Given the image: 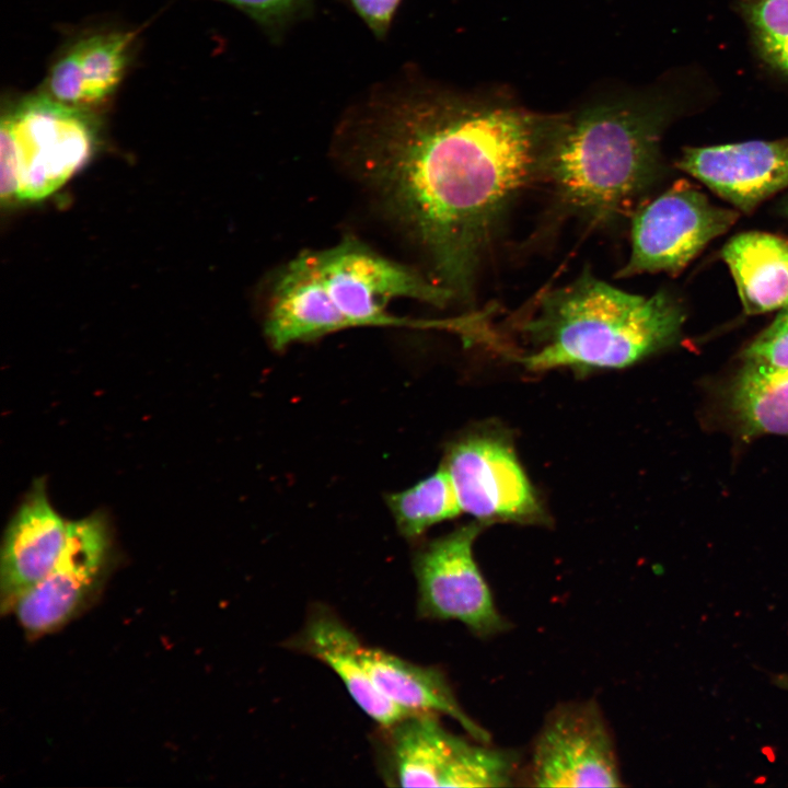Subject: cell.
I'll use <instances>...</instances> for the list:
<instances>
[{
  "label": "cell",
  "instance_id": "6da1fadb",
  "mask_svg": "<svg viewBox=\"0 0 788 788\" xmlns=\"http://www.w3.org/2000/svg\"><path fill=\"white\" fill-rule=\"evenodd\" d=\"M557 120L510 105L430 96L397 104L370 128L363 175L452 298H471L509 208L542 178Z\"/></svg>",
  "mask_w": 788,
  "mask_h": 788
},
{
  "label": "cell",
  "instance_id": "7a4b0ae2",
  "mask_svg": "<svg viewBox=\"0 0 788 788\" xmlns=\"http://www.w3.org/2000/svg\"><path fill=\"white\" fill-rule=\"evenodd\" d=\"M667 104L622 100L558 117L542 178L558 202L593 224L635 211L663 175Z\"/></svg>",
  "mask_w": 788,
  "mask_h": 788
},
{
  "label": "cell",
  "instance_id": "3957f363",
  "mask_svg": "<svg viewBox=\"0 0 788 788\" xmlns=\"http://www.w3.org/2000/svg\"><path fill=\"white\" fill-rule=\"evenodd\" d=\"M686 313L665 290L629 293L583 271L567 285L538 294L519 322L533 370L623 369L672 346Z\"/></svg>",
  "mask_w": 788,
  "mask_h": 788
},
{
  "label": "cell",
  "instance_id": "277c9868",
  "mask_svg": "<svg viewBox=\"0 0 788 788\" xmlns=\"http://www.w3.org/2000/svg\"><path fill=\"white\" fill-rule=\"evenodd\" d=\"M397 298L437 306L452 294L432 278L356 240L299 254L276 275L265 333L275 349L346 327L404 325L387 313Z\"/></svg>",
  "mask_w": 788,
  "mask_h": 788
},
{
  "label": "cell",
  "instance_id": "5b68a950",
  "mask_svg": "<svg viewBox=\"0 0 788 788\" xmlns=\"http://www.w3.org/2000/svg\"><path fill=\"white\" fill-rule=\"evenodd\" d=\"M0 138L2 201H38L86 163L94 128L77 106L42 94L3 115Z\"/></svg>",
  "mask_w": 788,
  "mask_h": 788
},
{
  "label": "cell",
  "instance_id": "8992f818",
  "mask_svg": "<svg viewBox=\"0 0 788 788\" xmlns=\"http://www.w3.org/2000/svg\"><path fill=\"white\" fill-rule=\"evenodd\" d=\"M439 715L409 714L382 727L380 762L389 785L507 787L517 779L515 752L473 743L443 728Z\"/></svg>",
  "mask_w": 788,
  "mask_h": 788
},
{
  "label": "cell",
  "instance_id": "52a82bcc",
  "mask_svg": "<svg viewBox=\"0 0 788 788\" xmlns=\"http://www.w3.org/2000/svg\"><path fill=\"white\" fill-rule=\"evenodd\" d=\"M739 211L712 204L685 179L641 204L631 218L630 253L618 277L680 274L712 240L726 233Z\"/></svg>",
  "mask_w": 788,
  "mask_h": 788
},
{
  "label": "cell",
  "instance_id": "ba28073f",
  "mask_svg": "<svg viewBox=\"0 0 788 788\" xmlns=\"http://www.w3.org/2000/svg\"><path fill=\"white\" fill-rule=\"evenodd\" d=\"M484 525L475 521L459 526L425 544L413 558L419 616L460 622L478 637L497 635L509 625L474 558Z\"/></svg>",
  "mask_w": 788,
  "mask_h": 788
},
{
  "label": "cell",
  "instance_id": "9c48e42d",
  "mask_svg": "<svg viewBox=\"0 0 788 788\" xmlns=\"http://www.w3.org/2000/svg\"><path fill=\"white\" fill-rule=\"evenodd\" d=\"M442 466L461 510L483 524L544 522V512L508 439L474 432L452 443Z\"/></svg>",
  "mask_w": 788,
  "mask_h": 788
},
{
  "label": "cell",
  "instance_id": "30bf717a",
  "mask_svg": "<svg viewBox=\"0 0 788 788\" xmlns=\"http://www.w3.org/2000/svg\"><path fill=\"white\" fill-rule=\"evenodd\" d=\"M536 787H619L613 738L594 702L554 708L537 734L529 767Z\"/></svg>",
  "mask_w": 788,
  "mask_h": 788
},
{
  "label": "cell",
  "instance_id": "8fae6325",
  "mask_svg": "<svg viewBox=\"0 0 788 788\" xmlns=\"http://www.w3.org/2000/svg\"><path fill=\"white\" fill-rule=\"evenodd\" d=\"M111 537L105 518L70 521L65 548L49 573L14 604L22 627L32 635L68 622L95 589L105 570Z\"/></svg>",
  "mask_w": 788,
  "mask_h": 788
},
{
  "label": "cell",
  "instance_id": "7c38bea8",
  "mask_svg": "<svg viewBox=\"0 0 788 788\" xmlns=\"http://www.w3.org/2000/svg\"><path fill=\"white\" fill-rule=\"evenodd\" d=\"M676 165L737 211L751 213L788 188V138L685 148Z\"/></svg>",
  "mask_w": 788,
  "mask_h": 788
},
{
  "label": "cell",
  "instance_id": "4fadbf2b",
  "mask_svg": "<svg viewBox=\"0 0 788 788\" xmlns=\"http://www.w3.org/2000/svg\"><path fill=\"white\" fill-rule=\"evenodd\" d=\"M69 522L51 506L44 482H36L4 533L0 560L2 612L40 582L59 559Z\"/></svg>",
  "mask_w": 788,
  "mask_h": 788
},
{
  "label": "cell",
  "instance_id": "5bb4252c",
  "mask_svg": "<svg viewBox=\"0 0 788 788\" xmlns=\"http://www.w3.org/2000/svg\"><path fill=\"white\" fill-rule=\"evenodd\" d=\"M361 646L355 633L324 606H316L301 631L289 641L291 649L331 668L356 704L381 727L414 714L399 708L376 688L362 663Z\"/></svg>",
  "mask_w": 788,
  "mask_h": 788
},
{
  "label": "cell",
  "instance_id": "9a60e30c",
  "mask_svg": "<svg viewBox=\"0 0 788 788\" xmlns=\"http://www.w3.org/2000/svg\"><path fill=\"white\" fill-rule=\"evenodd\" d=\"M360 656L376 688L403 710L449 716L476 741L490 742V734L465 712L439 668L419 665L363 645Z\"/></svg>",
  "mask_w": 788,
  "mask_h": 788
},
{
  "label": "cell",
  "instance_id": "2e32d148",
  "mask_svg": "<svg viewBox=\"0 0 788 788\" xmlns=\"http://www.w3.org/2000/svg\"><path fill=\"white\" fill-rule=\"evenodd\" d=\"M728 266L748 315L778 311L788 304V239L746 231L722 247Z\"/></svg>",
  "mask_w": 788,
  "mask_h": 788
},
{
  "label": "cell",
  "instance_id": "e0dca14e",
  "mask_svg": "<svg viewBox=\"0 0 788 788\" xmlns=\"http://www.w3.org/2000/svg\"><path fill=\"white\" fill-rule=\"evenodd\" d=\"M722 409L743 439L788 436V368L744 359L725 384Z\"/></svg>",
  "mask_w": 788,
  "mask_h": 788
},
{
  "label": "cell",
  "instance_id": "ac0fdd59",
  "mask_svg": "<svg viewBox=\"0 0 788 788\" xmlns=\"http://www.w3.org/2000/svg\"><path fill=\"white\" fill-rule=\"evenodd\" d=\"M399 533L415 540L437 523L461 513L452 482L445 468L419 480L414 486L386 496Z\"/></svg>",
  "mask_w": 788,
  "mask_h": 788
},
{
  "label": "cell",
  "instance_id": "d6986e66",
  "mask_svg": "<svg viewBox=\"0 0 788 788\" xmlns=\"http://www.w3.org/2000/svg\"><path fill=\"white\" fill-rule=\"evenodd\" d=\"M132 37V33H113L79 42L85 105L101 103L115 91L123 78Z\"/></svg>",
  "mask_w": 788,
  "mask_h": 788
},
{
  "label": "cell",
  "instance_id": "ffe728a7",
  "mask_svg": "<svg viewBox=\"0 0 788 788\" xmlns=\"http://www.w3.org/2000/svg\"><path fill=\"white\" fill-rule=\"evenodd\" d=\"M738 9L761 58L788 77V0H738Z\"/></svg>",
  "mask_w": 788,
  "mask_h": 788
},
{
  "label": "cell",
  "instance_id": "44dd1931",
  "mask_svg": "<svg viewBox=\"0 0 788 788\" xmlns=\"http://www.w3.org/2000/svg\"><path fill=\"white\" fill-rule=\"evenodd\" d=\"M48 95L71 105H85V85L81 67L79 43L70 48L54 66L48 78Z\"/></svg>",
  "mask_w": 788,
  "mask_h": 788
},
{
  "label": "cell",
  "instance_id": "7402d4cb",
  "mask_svg": "<svg viewBox=\"0 0 788 788\" xmlns=\"http://www.w3.org/2000/svg\"><path fill=\"white\" fill-rule=\"evenodd\" d=\"M743 360L763 361L788 368V304L744 349Z\"/></svg>",
  "mask_w": 788,
  "mask_h": 788
},
{
  "label": "cell",
  "instance_id": "603a6c76",
  "mask_svg": "<svg viewBox=\"0 0 788 788\" xmlns=\"http://www.w3.org/2000/svg\"><path fill=\"white\" fill-rule=\"evenodd\" d=\"M399 0H351L352 5L375 34L382 35L390 25Z\"/></svg>",
  "mask_w": 788,
  "mask_h": 788
},
{
  "label": "cell",
  "instance_id": "cb8c5ba5",
  "mask_svg": "<svg viewBox=\"0 0 788 788\" xmlns=\"http://www.w3.org/2000/svg\"><path fill=\"white\" fill-rule=\"evenodd\" d=\"M248 12L260 21H274L288 14L302 0H222Z\"/></svg>",
  "mask_w": 788,
  "mask_h": 788
},
{
  "label": "cell",
  "instance_id": "d4e9b609",
  "mask_svg": "<svg viewBox=\"0 0 788 788\" xmlns=\"http://www.w3.org/2000/svg\"><path fill=\"white\" fill-rule=\"evenodd\" d=\"M774 684L781 688H788V675L779 674L773 677Z\"/></svg>",
  "mask_w": 788,
  "mask_h": 788
},
{
  "label": "cell",
  "instance_id": "484cf974",
  "mask_svg": "<svg viewBox=\"0 0 788 788\" xmlns=\"http://www.w3.org/2000/svg\"><path fill=\"white\" fill-rule=\"evenodd\" d=\"M780 210L786 217H788V196L781 202Z\"/></svg>",
  "mask_w": 788,
  "mask_h": 788
}]
</instances>
